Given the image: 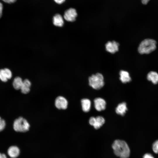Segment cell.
Listing matches in <instances>:
<instances>
[{"label":"cell","instance_id":"1","mask_svg":"<svg viewBox=\"0 0 158 158\" xmlns=\"http://www.w3.org/2000/svg\"><path fill=\"white\" fill-rule=\"evenodd\" d=\"M114 152L120 158H128L130 151L127 144L125 141L119 140H115L112 145Z\"/></svg>","mask_w":158,"mask_h":158},{"label":"cell","instance_id":"2","mask_svg":"<svg viewBox=\"0 0 158 158\" xmlns=\"http://www.w3.org/2000/svg\"><path fill=\"white\" fill-rule=\"evenodd\" d=\"M156 42L154 40L147 39L143 40L138 47L139 52L141 54H149L156 49Z\"/></svg>","mask_w":158,"mask_h":158},{"label":"cell","instance_id":"3","mask_svg":"<svg viewBox=\"0 0 158 158\" xmlns=\"http://www.w3.org/2000/svg\"><path fill=\"white\" fill-rule=\"evenodd\" d=\"M88 80L89 85L95 90L101 88L104 85V77L99 73L92 75L89 78Z\"/></svg>","mask_w":158,"mask_h":158},{"label":"cell","instance_id":"4","mask_svg":"<svg viewBox=\"0 0 158 158\" xmlns=\"http://www.w3.org/2000/svg\"><path fill=\"white\" fill-rule=\"evenodd\" d=\"M13 127L14 130L16 132H25L29 130L30 125L26 119L20 117L15 120Z\"/></svg>","mask_w":158,"mask_h":158},{"label":"cell","instance_id":"5","mask_svg":"<svg viewBox=\"0 0 158 158\" xmlns=\"http://www.w3.org/2000/svg\"><path fill=\"white\" fill-rule=\"evenodd\" d=\"M77 16L76 10L74 8H71L65 11L63 18L66 20L72 22L75 20Z\"/></svg>","mask_w":158,"mask_h":158},{"label":"cell","instance_id":"6","mask_svg":"<svg viewBox=\"0 0 158 158\" xmlns=\"http://www.w3.org/2000/svg\"><path fill=\"white\" fill-rule=\"evenodd\" d=\"M56 107L59 109H65L68 107V102L64 97L59 96L56 99L55 102Z\"/></svg>","mask_w":158,"mask_h":158},{"label":"cell","instance_id":"7","mask_svg":"<svg viewBox=\"0 0 158 158\" xmlns=\"http://www.w3.org/2000/svg\"><path fill=\"white\" fill-rule=\"evenodd\" d=\"M119 45V44L115 41H108L105 44V49L108 52L114 54L118 51Z\"/></svg>","mask_w":158,"mask_h":158},{"label":"cell","instance_id":"8","mask_svg":"<svg viewBox=\"0 0 158 158\" xmlns=\"http://www.w3.org/2000/svg\"><path fill=\"white\" fill-rule=\"evenodd\" d=\"M105 122V120L103 117L98 116L96 117H94L91 119L90 124L97 129L100 128L104 124Z\"/></svg>","mask_w":158,"mask_h":158},{"label":"cell","instance_id":"9","mask_svg":"<svg viewBox=\"0 0 158 158\" xmlns=\"http://www.w3.org/2000/svg\"><path fill=\"white\" fill-rule=\"evenodd\" d=\"M94 107L98 111L104 110L106 107V103L103 99L98 97L96 98L94 101Z\"/></svg>","mask_w":158,"mask_h":158},{"label":"cell","instance_id":"10","mask_svg":"<svg viewBox=\"0 0 158 158\" xmlns=\"http://www.w3.org/2000/svg\"><path fill=\"white\" fill-rule=\"evenodd\" d=\"M12 76L11 71L8 68L0 69V79L3 82L6 81Z\"/></svg>","mask_w":158,"mask_h":158},{"label":"cell","instance_id":"11","mask_svg":"<svg viewBox=\"0 0 158 158\" xmlns=\"http://www.w3.org/2000/svg\"><path fill=\"white\" fill-rule=\"evenodd\" d=\"M7 153L11 158H16L20 155V151L18 147L15 145L10 146L8 149Z\"/></svg>","mask_w":158,"mask_h":158},{"label":"cell","instance_id":"12","mask_svg":"<svg viewBox=\"0 0 158 158\" xmlns=\"http://www.w3.org/2000/svg\"><path fill=\"white\" fill-rule=\"evenodd\" d=\"M53 23L56 26L62 27L64 25V22L61 15L59 13L55 14L53 18Z\"/></svg>","mask_w":158,"mask_h":158},{"label":"cell","instance_id":"13","mask_svg":"<svg viewBox=\"0 0 158 158\" xmlns=\"http://www.w3.org/2000/svg\"><path fill=\"white\" fill-rule=\"evenodd\" d=\"M127 110L126 104L125 102H123L118 105L116 109V112L117 114L123 116Z\"/></svg>","mask_w":158,"mask_h":158},{"label":"cell","instance_id":"14","mask_svg":"<svg viewBox=\"0 0 158 158\" xmlns=\"http://www.w3.org/2000/svg\"><path fill=\"white\" fill-rule=\"evenodd\" d=\"M120 79L123 83L130 82L131 80L129 73L127 71L121 70L119 73Z\"/></svg>","mask_w":158,"mask_h":158},{"label":"cell","instance_id":"15","mask_svg":"<svg viewBox=\"0 0 158 158\" xmlns=\"http://www.w3.org/2000/svg\"><path fill=\"white\" fill-rule=\"evenodd\" d=\"M31 83L28 79H25L23 81V84L20 88L21 92L24 94L29 93L30 90Z\"/></svg>","mask_w":158,"mask_h":158},{"label":"cell","instance_id":"16","mask_svg":"<svg viewBox=\"0 0 158 158\" xmlns=\"http://www.w3.org/2000/svg\"><path fill=\"white\" fill-rule=\"evenodd\" d=\"M82 109L85 112L89 111L90 109L91 102L88 99L84 98L81 100Z\"/></svg>","mask_w":158,"mask_h":158},{"label":"cell","instance_id":"17","mask_svg":"<svg viewBox=\"0 0 158 158\" xmlns=\"http://www.w3.org/2000/svg\"><path fill=\"white\" fill-rule=\"evenodd\" d=\"M147 78L148 80L151 81L154 84L158 83V74L156 72H150L147 75Z\"/></svg>","mask_w":158,"mask_h":158},{"label":"cell","instance_id":"18","mask_svg":"<svg viewBox=\"0 0 158 158\" xmlns=\"http://www.w3.org/2000/svg\"><path fill=\"white\" fill-rule=\"evenodd\" d=\"M23 81L19 77L15 78L13 81V85L14 88L17 90L20 89L23 84Z\"/></svg>","mask_w":158,"mask_h":158},{"label":"cell","instance_id":"19","mask_svg":"<svg viewBox=\"0 0 158 158\" xmlns=\"http://www.w3.org/2000/svg\"><path fill=\"white\" fill-rule=\"evenodd\" d=\"M153 152L156 154L158 153V140L155 141L152 146Z\"/></svg>","mask_w":158,"mask_h":158},{"label":"cell","instance_id":"20","mask_svg":"<svg viewBox=\"0 0 158 158\" xmlns=\"http://www.w3.org/2000/svg\"><path fill=\"white\" fill-rule=\"evenodd\" d=\"M6 125V123L5 121L0 116V132L4 129Z\"/></svg>","mask_w":158,"mask_h":158},{"label":"cell","instance_id":"21","mask_svg":"<svg viewBox=\"0 0 158 158\" xmlns=\"http://www.w3.org/2000/svg\"><path fill=\"white\" fill-rule=\"evenodd\" d=\"M143 158H154L153 156L151 154L147 153L145 154L143 157Z\"/></svg>","mask_w":158,"mask_h":158},{"label":"cell","instance_id":"22","mask_svg":"<svg viewBox=\"0 0 158 158\" xmlns=\"http://www.w3.org/2000/svg\"><path fill=\"white\" fill-rule=\"evenodd\" d=\"M4 2L8 4H12L15 2L16 0H2Z\"/></svg>","mask_w":158,"mask_h":158},{"label":"cell","instance_id":"23","mask_svg":"<svg viewBox=\"0 0 158 158\" xmlns=\"http://www.w3.org/2000/svg\"><path fill=\"white\" fill-rule=\"evenodd\" d=\"M54 1L56 4H61L63 3L66 0H54Z\"/></svg>","mask_w":158,"mask_h":158},{"label":"cell","instance_id":"24","mask_svg":"<svg viewBox=\"0 0 158 158\" xmlns=\"http://www.w3.org/2000/svg\"><path fill=\"white\" fill-rule=\"evenodd\" d=\"M3 9V5L0 2V18L2 16Z\"/></svg>","mask_w":158,"mask_h":158},{"label":"cell","instance_id":"25","mask_svg":"<svg viewBox=\"0 0 158 158\" xmlns=\"http://www.w3.org/2000/svg\"><path fill=\"white\" fill-rule=\"evenodd\" d=\"M0 158H7L5 154L0 152Z\"/></svg>","mask_w":158,"mask_h":158},{"label":"cell","instance_id":"26","mask_svg":"<svg viewBox=\"0 0 158 158\" xmlns=\"http://www.w3.org/2000/svg\"><path fill=\"white\" fill-rule=\"evenodd\" d=\"M150 0H141L142 3L144 4H147Z\"/></svg>","mask_w":158,"mask_h":158}]
</instances>
